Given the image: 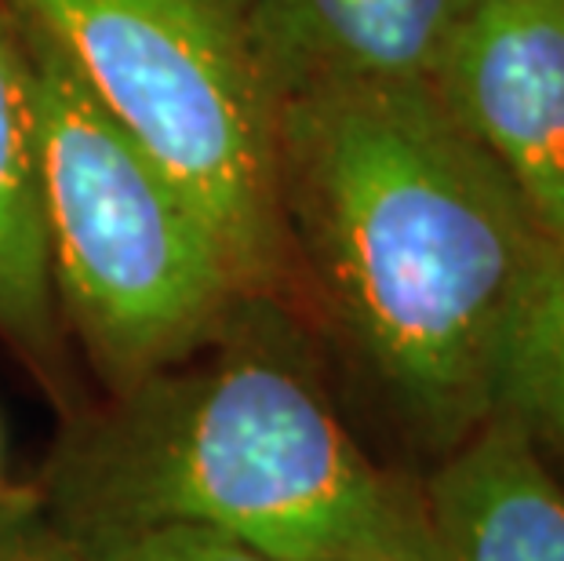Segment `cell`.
<instances>
[{
	"label": "cell",
	"instance_id": "cell-1",
	"mask_svg": "<svg viewBox=\"0 0 564 561\" xmlns=\"http://www.w3.org/2000/svg\"><path fill=\"white\" fill-rule=\"evenodd\" d=\"M288 303L426 456L496 416L528 281L554 245L434 85L278 103Z\"/></svg>",
	"mask_w": 564,
	"mask_h": 561
},
{
	"label": "cell",
	"instance_id": "cell-2",
	"mask_svg": "<svg viewBox=\"0 0 564 561\" xmlns=\"http://www.w3.org/2000/svg\"><path fill=\"white\" fill-rule=\"evenodd\" d=\"M33 499L74 540L194 521L278 561H437L423 482L354 434L281 295H245L200 350L77 412Z\"/></svg>",
	"mask_w": 564,
	"mask_h": 561
},
{
	"label": "cell",
	"instance_id": "cell-3",
	"mask_svg": "<svg viewBox=\"0 0 564 561\" xmlns=\"http://www.w3.org/2000/svg\"><path fill=\"white\" fill-rule=\"evenodd\" d=\"M15 26L58 314L110 393L200 350L256 292L183 190L102 114L63 55L26 22Z\"/></svg>",
	"mask_w": 564,
	"mask_h": 561
},
{
	"label": "cell",
	"instance_id": "cell-4",
	"mask_svg": "<svg viewBox=\"0 0 564 561\" xmlns=\"http://www.w3.org/2000/svg\"><path fill=\"white\" fill-rule=\"evenodd\" d=\"M63 55L102 114L183 190L237 278L288 300L278 103L245 0H4Z\"/></svg>",
	"mask_w": 564,
	"mask_h": 561
},
{
	"label": "cell",
	"instance_id": "cell-5",
	"mask_svg": "<svg viewBox=\"0 0 564 561\" xmlns=\"http://www.w3.org/2000/svg\"><path fill=\"white\" fill-rule=\"evenodd\" d=\"M434 88L564 248V0H477Z\"/></svg>",
	"mask_w": 564,
	"mask_h": 561
},
{
	"label": "cell",
	"instance_id": "cell-6",
	"mask_svg": "<svg viewBox=\"0 0 564 561\" xmlns=\"http://www.w3.org/2000/svg\"><path fill=\"white\" fill-rule=\"evenodd\" d=\"M477 0H245L273 103L328 88L434 85Z\"/></svg>",
	"mask_w": 564,
	"mask_h": 561
},
{
	"label": "cell",
	"instance_id": "cell-7",
	"mask_svg": "<svg viewBox=\"0 0 564 561\" xmlns=\"http://www.w3.org/2000/svg\"><path fill=\"white\" fill-rule=\"evenodd\" d=\"M423 496L437 561H564V485L507 412L444 452Z\"/></svg>",
	"mask_w": 564,
	"mask_h": 561
},
{
	"label": "cell",
	"instance_id": "cell-8",
	"mask_svg": "<svg viewBox=\"0 0 564 561\" xmlns=\"http://www.w3.org/2000/svg\"><path fill=\"white\" fill-rule=\"evenodd\" d=\"M0 339L47 384L63 379V314L47 259L30 74L0 0Z\"/></svg>",
	"mask_w": 564,
	"mask_h": 561
},
{
	"label": "cell",
	"instance_id": "cell-9",
	"mask_svg": "<svg viewBox=\"0 0 564 561\" xmlns=\"http://www.w3.org/2000/svg\"><path fill=\"white\" fill-rule=\"evenodd\" d=\"M543 456L564 463V248L550 245L528 281L499 376V404Z\"/></svg>",
	"mask_w": 564,
	"mask_h": 561
},
{
	"label": "cell",
	"instance_id": "cell-10",
	"mask_svg": "<svg viewBox=\"0 0 564 561\" xmlns=\"http://www.w3.org/2000/svg\"><path fill=\"white\" fill-rule=\"evenodd\" d=\"M91 561H278L230 532L194 521H158L77 540Z\"/></svg>",
	"mask_w": 564,
	"mask_h": 561
},
{
	"label": "cell",
	"instance_id": "cell-11",
	"mask_svg": "<svg viewBox=\"0 0 564 561\" xmlns=\"http://www.w3.org/2000/svg\"><path fill=\"white\" fill-rule=\"evenodd\" d=\"M0 561H91L37 499H0Z\"/></svg>",
	"mask_w": 564,
	"mask_h": 561
},
{
	"label": "cell",
	"instance_id": "cell-12",
	"mask_svg": "<svg viewBox=\"0 0 564 561\" xmlns=\"http://www.w3.org/2000/svg\"><path fill=\"white\" fill-rule=\"evenodd\" d=\"M0 499H4V471H0Z\"/></svg>",
	"mask_w": 564,
	"mask_h": 561
}]
</instances>
